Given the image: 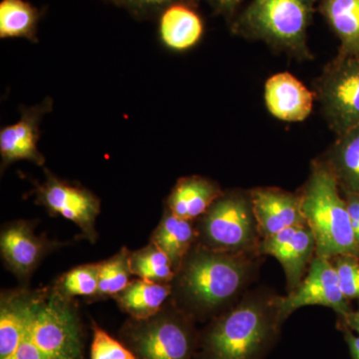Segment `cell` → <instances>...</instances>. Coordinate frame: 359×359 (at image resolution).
Wrapping results in <instances>:
<instances>
[{
  "mask_svg": "<svg viewBox=\"0 0 359 359\" xmlns=\"http://www.w3.org/2000/svg\"><path fill=\"white\" fill-rule=\"evenodd\" d=\"M257 252L208 249L196 243L172 280L170 301L197 323H208L237 304L259 275Z\"/></svg>",
  "mask_w": 359,
  "mask_h": 359,
  "instance_id": "6da1fadb",
  "label": "cell"
},
{
  "mask_svg": "<svg viewBox=\"0 0 359 359\" xmlns=\"http://www.w3.org/2000/svg\"><path fill=\"white\" fill-rule=\"evenodd\" d=\"M280 297L269 287L248 290L200 330L194 359H264L283 325Z\"/></svg>",
  "mask_w": 359,
  "mask_h": 359,
  "instance_id": "7a4b0ae2",
  "label": "cell"
},
{
  "mask_svg": "<svg viewBox=\"0 0 359 359\" xmlns=\"http://www.w3.org/2000/svg\"><path fill=\"white\" fill-rule=\"evenodd\" d=\"M318 0H252L229 25L236 36L262 41L297 61L313 58L309 28Z\"/></svg>",
  "mask_w": 359,
  "mask_h": 359,
  "instance_id": "3957f363",
  "label": "cell"
},
{
  "mask_svg": "<svg viewBox=\"0 0 359 359\" xmlns=\"http://www.w3.org/2000/svg\"><path fill=\"white\" fill-rule=\"evenodd\" d=\"M297 193L302 214L316 238V256L359 257L346 200L325 161L318 157L311 162L309 178Z\"/></svg>",
  "mask_w": 359,
  "mask_h": 359,
  "instance_id": "277c9868",
  "label": "cell"
},
{
  "mask_svg": "<svg viewBox=\"0 0 359 359\" xmlns=\"http://www.w3.org/2000/svg\"><path fill=\"white\" fill-rule=\"evenodd\" d=\"M196 323L169 299L151 318L125 321L119 337L137 359H194L200 332Z\"/></svg>",
  "mask_w": 359,
  "mask_h": 359,
  "instance_id": "5b68a950",
  "label": "cell"
},
{
  "mask_svg": "<svg viewBox=\"0 0 359 359\" xmlns=\"http://www.w3.org/2000/svg\"><path fill=\"white\" fill-rule=\"evenodd\" d=\"M195 226L197 244L208 249L257 252L262 241L250 190L224 191L205 214L195 221Z\"/></svg>",
  "mask_w": 359,
  "mask_h": 359,
  "instance_id": "8992f818",
  "label": "cell"
},
{
  "mask_svg": "<svg viewBox=\"0 0 359 359\" xmlns=\"http://www.w3.org/2000/svg\"><path fill=\"white\" fill-rule=\"evenodd\" d=\"M23 339L47 359H84L83 330L77 302L52 285Z\"/></svg>",
  "mask_w": 359,
  "mask_h": 359,
  "instance_id": "52a82bcc",
  "label": "cell"
},
{
  "mask_svg": "<svg viewBox=\"0 0 359 359\" xmlns=\"http://www.w3.org/2000/svg\"><path fill=\"white\" fill-rule=\"evenodd\" d=\"M321 114L337 136L359 125V55L337 54L313 84Z\"/></svg>",
  "mask_w": 359,
  "mask_h": 359,
  "instance_id": "ba28073f",
  "label": "cell"
},
{
  "mask_svg": "<svg viewBox=\"0 0 359 359\" xmlns=\"http://www.w3.org/2000/svg\"><path fill=\"white\" fill-rule=\"evenodd\" d=\"M44 172V181L34 184L35 203L51 217L61 216L76 224L82 238L94 244L98 238L96 219L101 212V201L88 189L58 178L45 167Z\"/></svg>",
  "mask_w": 359,
  "mask_h": 359,
  "instance_id": "9c48e42d",
  "label": "cell"
},
{
  "mask_svg": "<svg viewBox=\"0 0 359 359\" xmlns=\"http://www.w3.org/2000/svg\"><path fill=\"white\" fill-rule=\"evenodd\" d=\"M309 306L332 309L344 320L353 311L340 289L339 276L332 259L316 256L304 280L287 297H280V313L283 323L297 309Z\"/></svg>",
  "mask_w": 359,
  "mask_h": 359,
  "instance_id": "30bf717a",
  "label": "cell"
},
{
  "mask_svg": "<svg viewBox=\"0 0 359 359\" xmlns=\"http://www.w3.org/2000/svg\"><path fill=\"white\" fill-rule=\"evenodd\" d=\"M53 99L46 97L35 105L21 106L20 120L0 130L1 173L18 161L44 166L45 157L39 148L40 125L44 116L53 110Z\"/></svg>",
  "mask_w": 359,
  "mask_h": 359,
  "instance_id": "8fae6325",
  "label": "cell"
},
{
  "mask_svg": "<svg viewBox=\"0 0 359 359\" xmlns=\"http://www.w3.org/2000/svg\"><path fill=\"white\" fill-rule=\"evenodd\" d=\"M44 235L37 236L32 222L18 219L4 224L0 233V252L6 268L20 282H27L45 257L56 248Z\"/></svg>",
  "mask_w": 359,
  "mask_h": 359,
  "instance_id": "7c38bea8",
  "label": "cell"
},
{
  "mask_svg": "<svg viewBox=\"0 0 359 359\" xmlns=\"http://www.w3.org/2000/svg\"><path fill=\"white\" fill-rule=\"evenodd\" d=\"M316 250V238L308 224L290 226L263 238L257 248L261 256L273 257L282 264L287 292H292L304 280Z\"/></svg>",
  "mask_w": 359,
  "mask_h": 359,
  "instance_id": "4fadbf2b",
  "label": "cell"
},
{
  "mask_svg": "<svg viewBox=\"0 0 359 359\" xmlns=\"http://www.w3.org/2000/svg\"><path fill=\"white\" fill-rule=\"evenodd\" d=\"M50 287L2 290L0 294V359L13 355L25 337L35 311Z\"/></svg>",
  "mask_w": 359,
  "mask_h": 359,
  "instance_id": "5bb4252c",
  "label": "cell"
},
{
  "mask_svg": "<svg viewBox=\"0 0 359 359\" xmlns=\"http://www.w3.org/2000/svg\"><path fill=\"white\" fill-rule=\"evenodd\" d=\"M250 195L262 240L290 226L308 224L299 193L276 187H257L250 190Z\"/></svg>",
  "mask_w": 359,
  "mask_h": 359,
  "instance_id": "9a60e30c",
  "label": "cell"
},
{
  "mask_svg": "<svg viewBox=\"0 0 359 359\" xmlns=\"http://www.w3.org/2000/svg\"><path fill=\"white\" fill-rule=\"evenodd\" d=\"M316 96L289 72L276 73L264 85L266 108L280 121L299 123L308 119L313 110Z\"/></svg>",
  "mask_w": 359,
  "mask_h": 359,
  "instance_id": "2e32d148",
  "label": "cell"
},
{
  "mask_svg": "<svg viewBox=\"0 0 359 359\" xmlns=\"http://www.w3.org/2000/svg\"><path fill=\"white\" fill-rule=\"evenodd\" d=\"M223 192L219 183L200 175L182 177L165 201V208L178 218L195 222Z\"/></svg>",
  "mask_w": 359,
  "mask_h": 359,
  "instance_id": "e0dca14e",
  "label": "cell"
},
{
  "mask_svg": "<svg viewBox=\"0 0 359 359\" xmlns=\"http://www.w3.org/2000/svg\"><path fill=\"white\" fill-rule=\"evenodd\" d=\"M158 23L161 42L175 52L190 50L199 43L205 32L204 21L197 6L185 2L165 9L158 18Z\"/></svg>",
  "mask_w": 359,
  "mask_h": 359,
  "instance_id": "ac0fdd59",
  "label": "cell"
},
{
  "mask_svg": "<svg viewBox=\"0 0 359 359\" xmlns=\"http://www.w3.org/2000/svg\"><path fill=\"white\" fill-rule=\"evenodd\" d=\"M320 158L334 175L340 190L359 194V125L337 136Z\"/></svg>",
  "mask_w": 359,
  "mask_h": 359,
  "instance_id": "d6986e66",
  "label": "cell"
},
{
  "mask_svg": "<svg viewBox=\"0 0 359 359\" xmlns=\"http://www.w3.org/2000/svg\"><path fill=\"white\" fill-rule=\"evenodd\" d=\"M150 242L169 257L176 273L187 254L197 243L195 222L178 218L164 208L162 218L153 231Z\"/></svg>",
  "mask_w": 359,
  "mask_h": 359,
  "instance_id": "ffe728a7",
  "label": "cell"
},
{
  "mask_svg": "<svg viewBox=\"0 0 359 359\" xmlns=\"http://www.w3.org/2000/svg\"><path fill=\"white\" fill-rule=\"evenodd\" d=\"M171 283L135 278L114 299L123 313L135 320H145L159 313L171 297Z\"/></svg>",
  "mask_w": 359,
  "mask_h": 359,
  "instance_id": "44dd1931",
  "label": "cell"
},
{
  "mask_svg": "<svg viewBox=\"0 0 359 359\" xmlns=\"http://www.w3.org/2000/svg\"><path fill=\"white\" fill-rule=\"evenodd\" d=\"M318 11L339 40L337 54L359 55V0H320Z\"/></svg>",
  "mask_w": 359,
  "mask_h": 359,
  "instance_id": "7402d4cb",
  "label": "cell"
},
{
  "mask_svg": "<svg viewBox=\"0 0 359 359\" xmlns=\"http://www.w3.org/2000/svg\"><path fill=\"white\" fill-rule=\"evenodd\" d=\"M41 15V11L26 0H1L0 39H23L37 43Z\"/></svg>",
  "mask_w": 359,
  "mask_h": 359,
  "instance_id": "603a6c76",
  "label": "cell"
},
{
  "mask_svg": "<svg viewBox=\"0 0 359 359\" xmlns=\"http://www.w3.org/2000/svg\"><path fill=\"white\" fill-rule=\"evenodd\" d=\"M130 266L132 275L152 283H171L176 275L169 257L151 242L131 252Z\"/></svg>",
  "mask_w": 359,
  "mask_h": 359,
  "instance_id": "cb8c5ba5",
  "label": "cell"
},
{
  "mask_svg": "<svg viewBox=\"0 0 359 359\" xmlns=\"http://www.w3.org/2000/svg\"><path fill=\"white\" fill-rule=\"evenodd\" d=\"M131 250L122 247L117 254L101 262L99 271V285L94 301L114 297L131 283Z\"/></svg>",
  "mask_w": 359,
  "mask_h": 359,
  "instance_id": "d4e9b609",
  "label": "cell"
},
{
  "mask_svg": "<svg viewBox=\"0 0 359 359\" xmlns=\"http://www.w3.org/2000/svg\"><path fill=\"white\" fill-rule=\"evenodd\" d=\"M100 263L82 264L63 273L53 285L65 297L94 299L98 290Z\"/></svg>",
  "mask_w": 359,
  "mask_h": 359,
  "instance_id": "484cf974",
  "label": "cell"
},
{
  "mask_svg": "<svg viewBox=\"0 0 359 359\" xmlns=\"http://www.w3.org/2000/svg\"><path fill=\"white\" fill-rule=\"evenodd\" d=\"M199 6V0H113V4L128 11L137 20H155L161 13L173 4H181Z\"/></svg>",
  "mask_w": 359,
  "mask_h": 359,
  "instance_id": "4316f807",
  "label": "cell"
},
{
  "mask_svg": "<svg viewBox=\"0 0 359 359\" xmlns=\"http://www.w3.org/2000/svg\"><path fill=\"white\" fill-rule=\"evenodd\" d=\"M91 359H137L135 354L100 327L93 323V340L90 351Z\"/></svg>",
  "mask_w": 359,
  "mask_h": 359,
  "instance_id": "83f0119b",
  "label": "cell"
},
{
  "mask_svg": "<svg viewBox=\"0 0 359 359\" xmlns=\"http://www.w3.org/2000/svg\"><path fill=\"white\" fill-rule=\"evenodd\" d=\"M332 259L334 264L340 289L348 301L359 302V257L354 256H339Z\"/></svg>",
  "mask_w": 359,
  "mask_h": 359,
  "instance_id": "f1b7e54d",
  "label": "cell"
},
{
  "mask_svg": "<svg viewBox=\"0 0 359 359\" xmlns=\"http://www.w3.org/2000/svg\"><path fill=\"white\" fill-rule=\"evenodd\" d=\"M205 1L216 15L222 16L230 25L241 11L245 0H199Z\"/></svg>",
  "mask_w": 359,
  "mask_h": 359,
  "instance_id": "f546056e",
  "label": "cell"
},
{
  "mask_svg": "<svg viewBox=\"0 0 359 359\" xmlns=\"http://www.w3.org/2000/svg\"><path fill=\"white\" fill-rule=\"evenodd\" d=\"M339 327L344 332V339H346L347 346H348L351 358L359 359V335L354 334L353 332L346 327Z\"/></svg>",
  "mask_w": 359,
  "mask_h": 359,
  "instance_id": "4dcf8cb0",
  "label": "cell"
},
{
  "mask_svg": "<svg viewBox=\"0 0 359 359\" xmlns=\"http://www.w3.org/2000/svg\"><path fill=\"white\" fill-rule=\"evenodd\" d=\"M339 327L349 328L354 334L359 335V304L358 309L347 314L346 318H344V320H339Z\"/></svg>",
  "mask_w": 359,
  "mask_h": 359,
  "instance_id": "1f68e13d",
  "label": "cell"
},
{
  "mask_svg": "<svg viewBox=\"0 0 359 359\" xmlns=\"http://www.w3.org/2000/svg\"><path fill=\"white\" fill-rule=\"evenodd\" d=\"M105 1L111 2V4H113V0H105Z\"/></svg>",
  "mask_w": 359,
  "mask_h": 359,
  "instance_id": "d6a6232c",
  "label": "cell"
}]
</instances>
